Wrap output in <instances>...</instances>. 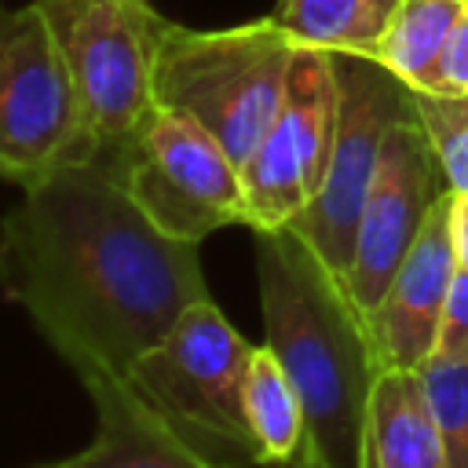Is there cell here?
<instances>
[{"instance_id": "6da1fadb", "label": "cell", "mask_w": 468, "mask_h": 468, "mask_svg": "<svg viewBox=\"0 0 468 468\" xmlns=\"http://www.w3.org/2000/svg\"><path fill=\"white\" fill-rule=\"evenodd\" d=\"M0 289L84 377H124L208 300L197 245L161 234L106 161L29 186L0 219Z\"/></svg>"}, {"instance_id": "7a4b0ae2", "label": "cell", "mask_w": 468, "mask_h": 468, "mask_svg": "<svg viewBox=\"0 0 468 468\" xmlns=\"http://www.w3.org/2000/svg\"><path fill=\"white\" fill-rule=\"evenodd\" d=\"M252 234L263 344L300 395L307 468H362L366 410L384 369L366 314L292 227Z\"/></svg>"}, {"instance_id": "3957f363", "label": "cell", "mask_w": 468, "mask_h": 468, "mask_svg": "<svg viewBox=\"0 0 468 468\" xmlns=\"http://www.w3.org/2000/svg\"><path fill=\"white\" fill-rule=\"evenodd\" d=\"M296 44L271 15L227 29L172 22L154 77L157 102L190 113L241 165L282 106Z\"/></svg>"}, {"instance_id": "277c9868", "label": "cell", "mask_w": 468, "mask_h": 468, "mask_svg": "<svg viewBox=\"0 0 468 468\" xmlns=\"http://www.w3.org/2000/svg\"><path fill=\"white\" fill-rule=\"evenodd\" d=\"M252 344L208 300L179 322L124 373V380L219 468H256L241 384Z\"/></svg>"}, {"instance_id": "5b68a950", "label": "cell", "mask_w": 468, "mask_h": 468, "mask_svg": "<svg viewBox=\"0 0 468 468\" xmlns=\"http://www.w3.org/2000/svg\"><path fill=\"white\" fill-rule=\"evenodd\" d=\"M88 161L99 139L48 15L37 0L0 7V179L29 186Z\"/></svg>"}, {"instance_id": "8992f818", "label": "cell", "mask_w": 468, "mask_h": 468, "mask_svg": "<svg viewBox=\"0 0 468 468\" xmlns=\"http://www.w3.org/2000/svg\"><path fill=\"white\" fill-rule=\"evenodd\" d=\"M143 216L168 238L201 245L212 230L245 223L241 165L190 113L154 106L124 146L99 157Z\"/></svg>"}, {"instance_id": "52a82bcc", "label": "cell", "mask_w": 468, "mask_h": 468, "mask_svg": "<svg viewBox=\"0 0 468 468\" xmlns=\"http://www.w3.org/2000/svg\"><path fill=\"white\" fill-rule=\"evenodd\" d=\"M69 62L99 157L113 154L157 106L154 77L172 22L150 0H37Z\"/></svg>"}, {"instance_id": "ba28073f", "label": "cell", "mask_w": 468, "mask_h": 468, "mask_svg": "<svg viewBox=\"0 0 468 468\" xmlns=\"http://www.w3.org/2000/svg\"><path fill=\"white\" fill-rule=\"evenodd\" d=\"M333 69L336 135L329 165L314 201L289 227L344 282L355 249V227L380 161V146L399 121L413 117V91L377 58L358 51H333Z\"/></svg>"}, {"instance_id": "9c48e42d", "label": "cell", "mask_w": 468, "mask_h": 468, "mask_svg": "<svg viewBox=\"0 0 468 468\" xmlns=\"http://www.w3.org/2000/svg\"><path fill=\"white\" fill-rule=\"evenodd\" d=\"M336 135V69L333 51L296 44L289 80L274 121L241 161L245 227H289L318 194Z\"/></svg>"}, {"instance_id": "30bf717a", "label": "cell", "mask_w": 468, "mask_h": 468, "mask_svg": "<svg viewBox=\"0 0 468 468\" xmlns=\"http://www.w3.org/2000/svg\"><path fill=\"white\" fill-rule=\"evenodd\" d=\"M446 190L450 186L424 128L417 124V113L399 121L380 146V161L355 227V249L344 274V289L362 314L377 307L391 274L413 249L428 212Z\"/></svg>"}, {"instance_id": "8fae6325", "label": "cell", "mask_w": 468, "mask_h": 468, "mask_svg": "<svg viewBox=\"0 0 468 468\" xmlns=\"http://www.w3.org/2000/svg\"><path fill=\"white\" fill-rule=\"evenodd\" d=\"M457 274L450 245V190L428 212L413 249L391 274L384 296L366 314L384 369H420L435 355L442 307Z\"/></svg>"}, {"instance_id": "7c38bea8", "label": "cell", "mask_w": 468, "mask_h": 468, "mask_svg": "<svg viewBox=\"0 0 468 468\" xmlns=\"http://www.w3.org/2000/svg\"><path fill=\"white\" fill-rule=\"evenodd\" d=\"M95 406V439L88 450L48 468H219L197 453L124 377H84Z\"/></svg>"}, {"instance_id": "4fadbf2b", "label": "cell", "mask_w": 468, "mask_h": 468, "mask_svg": "<svg viewBox=\"0 0 468 468\" xmlns=\"http://www.w3.org/2000/svg\"><path fill=\"white\" fill-rule=\"evenodd\" d=\"M362 468H446L417 369H380L366 410Z\"/></svg>"}, {"instance_id": "5bb4252c", "label": "cell", "mask_w": 468, "mask_h": 468, "mask_svg": "<svg viewBox=\"0 0 468 468\" xmlns=\"http://www.w3.org/2000/svg\"><path fill=\"white\" fill-rule=\"evenodd\" d=\"M241 402H245V420H249L252 446H256V468H307L311 464L307 417H303L300 395L267 344L252 347L249 355Z\"/></svg>"}, {"instance_id": "9a60e30c", "label": "cell", "mask_w": 468, "mask_h": 468, "mask_svg": "<svg viewBox=\"0 0 468 468\" xmlns=\"http://www.w3.org/2000/svg\"><path fill=\"white\" fill-rule=\"evenodd\" d=\"M468 0H395L369 58L391 69L406 88H420L442 40Z\"/></svg>"}, {"instance_id": "2e32d148", "label": "cell", "mask_w": 468, "mask_h": 468, "mask_svg": "<svg viewBox=\"0 0 468 468\" xmlns=\"http://www.w3.org/2000/svg\"><path fill=\"white\" fill-rule=\"evenodd\" d=\"M395 0H278L271 18L300 44L369 55Z\"/></svg>"}, {"instance_id": "e0dca14e", "label": "cell", "mask_w": 468, "mask_h": 468, "mask_svg": "<svg viewBox=\"0 0 468 468\" xmlns=\"http://www.w3.org/2000/svg\"><path fill=\"white\" fill-rule=\"evenodd\" d=\"M446 468H468V358L431 355L420 369Z\"/></svg>"}, {"instance_id": "ac0fdd59", "label": "cell", "mask_w": 468, "mask_h": 468, "mask_svg": "<svg viewBox=\"0 0 468 468\" xmlns=\"http://www.w3.org/2000/svg\"><path fill=\"white\" fill-rule=\"evenodd\" d=\"M413 113L435 150L446 186L453 194H468V95L413 91Z\"/></svg>"}, {"instance_id": "d6986e66", "label": "cell", "mask_w": 468, "mask_h": 468, "mask_svg": "<svg viewBox=\"0 0 468 468\" xmlns=\"http://www.w3.org/2000/svg\"><path fill=\"white\" fill-rule=\"evenodd\" d=\"M417 91H431V95H468V4L461 11V18L453 22L450 37L442 40L424 84Z\"/></svg>"}, {"instance_id": "ffe728a7", "label": "cell", "mask_w": 468, "mask_h": 468, "mask_svg": "<svg viewBox=\"0 0 468 468\" xmlns=\"http://www.w3.org/2000/svg\"><path fill=\"white\" fill-rule=\"evenodd\" d=\"M435 355L468 358V271L453 274L442 322H439V336H435Z\"/></svg>"}, {"instance_id": "44dd1931", "label": "cell", "mask_w": 468, "mask_h": 468, "mask_svg": "<svg viewBox=\"0 0 468 468\" xmlns=\"http://www.w3.org/2000/svg\"><path fill=\"white\" fill-rule=\"evenodd\" d=\"M450 245L457 271H468V194L450 190Z\"/></svg>"}, {"instance_id": "7402d4cb", "label": "cell", "mask_w": 468, "mask_h": 468, "mask_svg": "<svg viewBox=\"0 0 468 468\" xmlns=\"http://www.w3.org/2000/svg\"><path fill=\"white\" fill-rule=\"evenodd\" d=\"M37 468H48V464H37Z\"/></svg>"}]
</instances>
